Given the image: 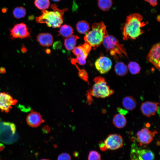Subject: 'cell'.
Instances as JSON below:
<instances>
[{"instance_id":"1","label":"cell","mask_w":160,"mask_h":160,"mask_svg":"<svg viewBox=\"0 0 160 160\" xmlns=\"http://www.w3.org/2000/svg\"><path fill=\"white\" fill-rule=\"evenodd\" d=\"M140 14L135 13L128 16L123 31L124 40L135 39L144 33L141 28L145 25Z\"/></svg>"},{"instance_id":"18","label":"cell","mask_w":160,"mask_h":160,"mask_svg":"<svg viewBox=\"0 0 160 160\" xmlns=\"http://www.w3.org/2000/svg\"><path fill=\"white\" fill-rule=\"evenodd\" d=\"M112 121L115 126L119 129L124 127L127 124L126 118L124 115L119 113L114 116Z\"/></svg>"},{"instance_id":"8","label":"cell","mask_w":160,"mask_h":160,"mask_svg":"<svg viewBox=\"0 0 160 160\" xmlns=\"http://www.w3.org/2000/svg\"><path fill=\"white\" fill-rule=\"evenodd\" d=\"M131 156L133 160H153L154 155L150 150L141 148L135 143L132 145Z\"/></svg>"},{"instance_id":"20","label":"cell","mask_w":160,"mask_h":160,"mask_svg":"<svg viewBox=\"0 0 160 160\" xmlns=\"http://www.w3.org/2000/svg\"><path fill=\"white\" fill-rule=\"evenodd\" d=\"M127 66L123 62H119L115 65V70L116 74L119 76H124L127 73L128 69Z\"/></svg>"},{"instance_id":"19","label":"cell","mask_w":160,"mask_h":160,"mask_svg":"<svg viewBox=\"0 0 160 160\" xmlns=\"http://www.w3.org/2000/svg\"><path fill=\"white\" fill-rule=\"evenodd\" d=\"M79 39V37L78 36L74 35L66 37L64 42L66 49L68 50H73L75 47L76 41Z\"/></svg>"},{"instance_id":"29","label":"cell","mask_w":160,"mask_h":160,"mask_svg":"<svg viewBox=\"0 0 160 160\" xmlns=\"http://www.w3.org/2000/svg\"><path fill=\"white\" fill-rule=\"evenodd\" d=\"M75 65L79 71V77L89 84L88 76L87 72L84 69H80L76 64V63L73 64Z\"/></svg>"},{"instance_id":"35","label":"cell","mask_w":160,"mask_h":160,"mask_svg":"<svg viewBox=\"0 0 160 160\" xmlns=\"http://www.w3.org/2000/svg\"><path fill=\"white\" fill-rule=\"evenodd\" d=\"M44 132H48L50 131V128L49 126H45L43 128V130Z\"/></svg>"},{"instance_id":"23","label":"cell","mask_w":160,"mask_h":160,"mask_svg":"<svg viewBox=\"0 0 160 160\" xmlns=\"http://www.w3.org/2000/svg\"><path fill=\"white\" fill-rule=\"evenodd\" d=\"M73 50L72 52L74 55L76 56H81L85 59H86L89 54L81 45L75 47Z\"/></svg>"},{"instance_id":"28","label":"cell","mask_w":160,"mask_h":160,"mask_svg":"<svg viewBox=\"0 0 160 160\" xmlns=\"http://www.w3.org/2000/svg\"><path fill=\"white\" fill-rule=\"evenodd\" d=\"M88 160H101L100 154L97 151H91L89 152Z\"/></svg>"},{"instance_id":"14","label":"cell","mask_w":160,"mask_h":160,"mask_svg":"<svg viewBox=\"0 0 160 160\" xmlns=\"http://www.w3.org/2000/svg\"><path fill=\"white\" fill-rule=\"evenodd\" d=\"M112 63L109 58L105 56H100L96 61L95 65L97 70L101 73L107 72L111 69Z\"/></svg>"},{"instance_id":"9","label":"cell","mask_w":160,"mask_h":160,"mask_svg":"<svg viewBox=\"0 0 160 160\" xmlns=\"http://www.w3.org/2000/svg\"><path fill=\"white\" fill-rule=\"evenodd\" d=\"M158 133L156 130L152 131L146 128H143L137 132L136 139L140 145H147L151 142Z\"/></svg>"},{"instance_id":"38","label":"cell","mask_w":160,"mask_h":160,"mask_svg":"<svg viewBox=\"0 0 160 160\" xmlns=\"http://www.w3.org/2000/svg\"><path fill=\"white\" fill-rule=\"evenodd\" d=\"M21 50L22 52L25 53L27 52V49L25 47H22V48L21 49Z\"/></svg>"},{"instance_id":"27","label":"cell","mask_w":160,"mask_h":160,"mask_svg":"<svg viewBox=\"0 0 160 160\" xmlns=\"http://www.w3.org/2000/svg\"><path fill=\"white\" fill-rule=\"evenodd\" d=\"M128 68L130 73L135 74L138 73L140 70L139 65L135 62H131L128 65Z\"/></svg>"},{"instance_id":"34","label":"cell","mask_w":160,"mask_h":160,"mask_svg":"<svg viewBox=\"0 0 160 160\" xmlns=\"http://www.w3.org/2000/svg\"><path fill=\"white\" fill-rule=\"evenodd\" d=\"M118 111L119 112V113L124 115L126 114L127 112V110H124L120 108H118Z\"/></svg>"},{"instance_id":"41","label":"cell","mask_w":160,"mask_h":160,"mask_svg":"<svg viewBox=\"0 0 160 160\" xmlns=\"http://www.w3.org/2000/svg\"><path fill=\"white\" fill-rule=\"evenodd\" d=\"M40 160H49L48 159H41Z\"/></svg>"},{"instance_id":"32","label":"cell","mask_w":160,"mask_h":160,"mask_svg":"<svg viewBox=\"0 0 160 160\" xmlns=\"http://www.w3.org/2000/svg\"><path fill=\"white\" fill-rule=\"evenodd\" d=\"M81 45L85 50L89 53L91 50L92 47L89 44L86 42Z\"/></svg>"},{"instance_id":"2","label":"cell","mask_w":160,"mask_h":160,"mask_svg":"<svg viewBox=\"0 0 160 160\" xmlns=\"http://www.w3.org/2000/svg\"><path fill=\"white\" fill-rule=\"evenodd\" d=\"M51 7L53 11L43 10L42 14L36 18V21L38 23H45L49 27L59 28L63 22V16L67 9H59L55 4H52Z\"/></svg>"},{"instance_id":"21","label":"cell","mask_w":160,"mask_h":160,"mask_svg":"<svg viewBox=\"0 0 160 160\" xmlns=\"http://www.w3.org/2000/svg\"><path fill=\"white\" fill-rule=\"evenodd\" d=\"M58 32L60 35L66 38L72 35L73 29L69 25L64 24L60 27Z\"/></svg>"},{"instance_id":"39","label":"cell","mask_w":160,"mask_h":160,"mask_svg":"<svg viewBox=\"0 0 160 160\" xmlns=\"http://www.w3.org/2000/svg\"><path fill=\"white\" fill-rule=\"evenodd\" d=\"M79 155V153L77 152H75L73 153V155L74 157H77Z\"/></svg>"},{"instance_id":"37","label":"cell","mask_w":160,"mask_h":160,"mask_svg":"<svg viewBox=\"0 0 160 160\" xmlns=\"http://www.w3.org/2000/svg\"><path fill=\"white\" fill-rule=\"evenodd\" d=\"M5 146L4 145L1 143H0V151H2L4 149Z\"/></svg>"},{"instance_id":"31","label":"cell","mask_w":160,"mask_h":160,"mask_svg":"<svg viewBox=\"0 0 160 160\" xmlns=\"http://www.w3.org/2000/svg\"><path fill=\"white\" fill-rule=\"evenodd\" d=\"M57 160H71V157L69 154L63 153L60 154L58 156Z\"/></svg>"},{"instance_id":"15","label":"cell","mask_w":160,"mask_h":160,"mask_svg":"<svg viewBox=\"0 0 160 160\" xmlns=\"http://www.w3.org/2000/svg\"><path fill=\"white\" fill-rule=\"evenodd\" d=\"M26 121L29 126L35 127L39 126L44 122V120L39 113L33 111L28 115L26 118Z\"/></svg>"},{"instance_id":"25","label":"cell","mask_w":160,"mask_h":160,"mask_svg":"<svg viewBox=\"0 0 160 160\" xmlns=\"http://www.w3.org/2000/svg\"><path fill=\"white\" fill-rule=\"evenodd\" d=\"M34 4L38 9L43 10L49 7L50 3L49 0H35Z\"/></svg>"},{"instance_id":"36","label":"cell","mask_w":160,"mask_h":160,"mask_svg":"<svg viewBox=\"0 0 160 160\" xmlns=\"http://www.w3.org/2000/svg\"><path fill=\"white\" fill-rule=\"evenodd\" d=\"M6 71L5 68L2 67L0 68V73L1 74H3L5 73Z\"/></svg>"},{"instance_id":"4","label":"cell","mask_w":160,"mask_h":160,"mask_svg":"<svg viewBox=\"0 0 160 160\" xmlns=\"http://www.w3.org/2000/svg\"><path fill=\"white\" fill-rule=\"evenodd\" d=\"M95 84L92 88L87 92L91 96L97 98H105L109 97L114 93L110 88L105 79L100 76L95 77L94 79Z\"/></svg>"},{"instance_id":"30","label":"cell","mask_w":160,"mask_h":160,"mask_svg":"<svg viewBox=\"0 0 160 160\" xmlns=\"http://www.w3.org/2000/svg\"><path fill=\"white\" fill-rule=\"evenodd\" d=\"M71 61L73 64L77 63L81 65H84L86 63V59L79 56H77L76 59L71 58Z\"/></svg>"},{"instance_id":"26","label":"cell","mask_w":160,"mask_h":160,"mask_svg":"<svg viewBox=\"0 0 160 160\" xmlns=\"http://www.w3.org/2000/svg\"><path fill=\"white\" fill-rule=\"evenodd\" d=\"M26 14V10L23 7H17L13 11V15L17 19L24 17Z\"/></svg>"},{"instance_id":"16","label":"cell","mask_w":160,"mask_h":160,"mask_svg":"<svg viewBox=\"0 0 160 160\" xmlns=\"http://www.w3.org/2000/svg\"><path fill=\"white\" fill-rule=\"evenodd\" d=\"M37 39L41 45L44 47L51 46L53 41L52 35L48 33L39 34L37 36Z\"/></svg>"},{"instance_id":"13","label":"cell","mask_w":160,"mask_h":160,"mask_svg":"<svg viewBox=\"0 0 160 160\" xmlns=\"http://www.w3.org/2000/svg\"><path fill=\"white\" fill-rule=\"evenodd\" d=\"M159 105L158 103L153 101H147L143 103L140 107L141 113L148 117L154 116L158 111Z\"/></svg>"},{"instance_id":"12","label":"cell","mask_w":160,"mask_h":160,"mask_svg":"<svg viewBox=\"0 0 160 160\" xmlns=\"http://www.w3.org/2000/svg\"><path fill=\"white\" fill-rule=\"evenodd\" d=\"M17 102L9 94L5 92H0V110L2 112L8 113L12 108V106Z\"/></svg>"},{"instance_id":"10","label":"cell","mask_w":160,"mask_h":160,"mask_svg":"<svg viewBox=\"0 0 160 160\" xmlns=\"http://www.w3.org/2000/svg\"><path fill=\"white\" fill-rule=\"evenodd\" d=\"M10 36L12 39H23L30 37L28 28L25 23H21L14 25L10 31Z\"/></svg>"},{"instance_id":"7","label":"cell","mask_w":160,"mask_h":160,"mask_svg":"<svg viewBox=\"0 0 160 160\" xmlns=\"http://www.w3.org/2000/svg\"><path fill=\"white\" fill-rule=\"evenodd\" d=\"M124 141L122 137L117 134L108 135L103 142H100L99 145L100 149L105 151L107 150H115L122 147Z\"/></svg>"},{"instance_id":"17","label":"cell","mask_w":160,"mask_h":160,"mask_svg":"<svg viewBox=\"0 0 160 160\" xmlns=\"http://www.w3.org/2000/svg\"><path fill=\"white\" fill-rule=\"evenodd\" d=\"M122 105L126 110L132 111L134 109L137 105L135 100L131 96H127L123 99Z\"/></svg>"},{"instance_id":"11","label":"cell","mask_w":160,"mask_h":160,"mask_svg":"<svg viewBox=\"0 0 160 160\" xmlns=\"http://www.w3.org/2000/svg\"><path fill=\"white\" fill-rule=\"evenodd\" d=\"M160 43L153 45L150 50L146 57V59L150 63L152 64L156 68L160 69Z\"/></svg>"},{"instance_id":"5","label":"cell","mask_w":160,"mask_h":160,"mask_svg":"<svg viewBox=\"0 0 160 160\" xmlns=\"http://www.w3.org/2000/svg\"><path fill=\"white\" fill-rule=\"evenodd\" d=\"M18 136L16 133V127L13 123L0 121V141L7 144L16 142Z\"/></svg>"},{"instance_id":"24","label":"cell","mask_w":160,"mask_h":160,"mask_svg":"<svg viewBox=\"0 0 160 160\" xmlns=\"http://www.w3.org/2000/svg\"><path fill=\"white\" fill-rule=\"evenodd\" d=\"M112 4V0H98V5L101 10L107 11L109 9Z\"/></svg>"},{"instance_id":"33","label":"cell","mask_w":160,"mask_h":160,"mask_svg":"<svg viewBox=\"0 0 160 160\" xmlns=\"http://www.w3.org/2000/svg\"><path fill=\"white\" fill-rule=\"evenodd\" d=\"M146 2H148L150 5L153 7H155L157 4V0H145Z\"/></svg>"},{"instance_id":"3","label":"cell","mask_w":160,"mask_h":160,"mask_svg":"<svg viewBox=\"0 0 160 160\" xmlns=\"http://www.w3.org/2000/svg\"><path fill=\"white\" fill-rule=\"evenodd\" d=\"M108 34L106 26L103 22H101L93 23L92 30L87 33L84 39L86 43L96 48L100 45Z\"/></svg>"},{"instance_id":"22","label":"cell","mask_w":160,"mask_h":160,"mask_svg":"<svg viewBox=\"0 0 160 160\" xmlns=\"http://www.w3.org/2000/svg\"><path fill=\"white\" fill-rule=\"evenodd\" d=\"M76 28L80 33L84 34L87 33L89 28V23L85 20H81L77 23L76 25Z\"/></svg>"},{"instance_id":"40","label":"cell","mask_w":160,"mask_h":160,"mask_svg":"<svg viewBox=\"0 0 160 160\" xmlns=\"http://www.w3.org/2000/svg\"><path fill=\"white\" fill-rule=\"evenodd\" d=\"M52 0L55 1H58L61 0Z\"/></svg>"},{"instance_id":"42","label":"cell","mask_w":160,"mask_h":160,"mask_svg":"<svg viewBox=\"0 0 160 160\" xmlns=\"http://www.w3.org/2000/svg\"><path fill=\"white\" fill-rule=\"evenodd\" d=\"M0 160H1V159H0Z\"/></svg>"},{"instance_id":"6","label":"cell","mask_w":160,"mask_h":160,"mask_svg":"<svg viewBox=\"0 0 160 160\" xmlns=\"http://www.w3.org/2000/svg\"><path fill=\"white\" fill-rule=\"evenodd\" d=\"M103 43L107 51L111 55H118L122 56L123 55L127 57V55L124 45L121 44L114 36L108 35L104 39Z\"/></svg>"}]
</instances>
